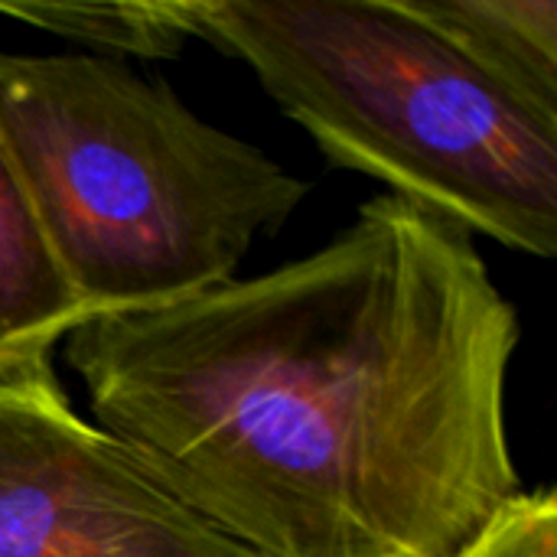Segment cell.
<instances>
[{
  "mask_svg": "<svg viewBox=\"0 0 557 557\" xmlns=\"http://www.w3.org/2000/svg\"><path fill=\"white\" fill-rule=\"evenodd\" d=\"M516 307L398 196L323 248L65 336L95 424L255 557H457L525 490Z\"/></svg>",
  "mask_w": 557,
  "mask_h": 557,
  "instance_id": "cell-1",
  "label": "cell"
},
{
  "mask_svg": "<svg viewBox=\"0 0 557 557\" xmlns=\"http://www.w3.org/2000/svg\"><path fill=\"white\" fill-rule=\"evenodd\" d=\"M0 144L88 320L232 281L307 196L261 147L104 55L0 52Z\"/></svg>",
  "mask_w": 557,
  "mask_h": 557,
  "instance_id": "cell-2",
  "label": "cell"
},
{
  "mask_svg": "<svg viewBox=\"0 0 557 557\" xmlns=\"http://www.w3.org/2000/svg\"><path fill=\"white\" fill-rule=\"evenodd\" d=\"M333 166L506 248L555 258L557 121L512 98L398 0H189Z\"/></svg>",
  "mask_w": 557,
  "mask_h": 557,
  "instance_id": "cell-3",
  "label": "cell"
},
{
  "mask_svg": "<svg viewBox=\"0 0 557 557\" xmlns=\"http://www.w3.org/2000/svg\"><path fill=\"white\" fill-rule=\"evenodd\" d=\"M0 557H255L65 398L52 359L0 372Z\"/></svg>",
  "mask_w": 557,
  "mask_h": 557,
  "instance_id": "cell-4",
  "label": "cell"
},
{
  "mask_svg": "<svg viewBox=\"0 0 557 557\" xmlns=\"http://www.w3.org/2000/svg\"><path fill=\"white\" fill-rule=\"evenodd\" d=\"M85 320L0 144V372L52 359Z\"/></svg>",
  "mask_w": 557,
  "mask_h": 557,
  "instance_id": "cell-5",
  "label": "cell"
},
{
  "mask_svg": "<svg viewBox=\"0 0 557 557\" xmlns=\"http://www.w3.org/2000/svg\"><path fill=\"white\" fill-rule=\"evenodd\" d=\"M483 75L557 121L555 0H398Z\"/></svg>",
  "mask_w": 557,
  "mask_h": 557,
  "instance_id": "cell-6",
  "label": "cell"
},
{
  "mask_svg": "<svg viewBox=\"0 0 557 557\" xmlns=\"http://www.w3.org/2000/svg\"><path fill=\"white\" fill-rule=\"evenodd\" d=\"M0 13L108 55L176 59L180 49L196 36L189 0H10L0 3Z\"/></svg>",
  "mask_w": 557,
  "mask_h": 557,
  "instance_id": "cell-7",
  "label": "cell"
},
{
  "mask_svg": "<svg viewBox=\"0 0 557 557\" xmlns=\"http://www.w3.org/2000/svg\"><path fill=\"white\" fill-rule=\"evenodd\" d=\"M457 557H557V496L552 490L522 493Z\"/></svg>",
  "mask_w": 557,
  "mask_h": 557,
  "instance_id": "cell-8",
  "label": "cell"
}]
</instances>
